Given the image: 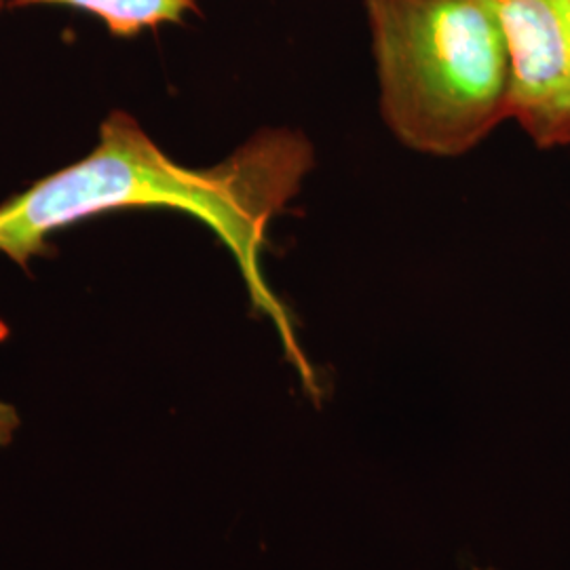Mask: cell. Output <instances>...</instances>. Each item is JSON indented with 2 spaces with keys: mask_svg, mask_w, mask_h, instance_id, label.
<instances>
[{
  "mask_svg": "<svg viewBox=\"0 0 570 570\" xmlns=\"http://www.w3.org/2000/svg\"><path fill=\"white\" fill-rule=\"evenodd\" d=\"M510 51L511 121L541 150L570 146V0H490Z\"/></svg>",
  "mask_w": 570,
  "mask_h": 570,
  "instance_id": "obj_3",
  "label": "cell"
},
{
  "mask_svg": "<svg viewBox=\"0 0 570 570\" xmlns=\"http://www.w3.org/2000/svg\"><path fill=\"white\" fill-rule=\"evenodd\" d=\"M475 570H494V569H475Z\"/></svg>",
  "mask_w": 570,
  "mask_h": 570,
  "instance_id": "obj_7",
  "label": "cell"
},
{
  "mask_svg": "<svg viewBox=\"0 0 570 570\" xmlns=\"http://www.w3.org/2000/svg\"><path fill=\"white\" fill-rule=\"evenodd\" d=\"M381 117L395 140L456 159L513 112L510 51L490 0H364Z\"/></svg>",
  "mask_w": 570,
  "mask_h": 570,
  "instance_id": "obj_2",
  "label": "cell"
},
{
  "mask_svg": "<svg viewBox=\"0 0 570 570\" xmlns=\"http://www.w3.org/2000/svg\"><path fill=\"white\" fill-rule=\"evenodd\" d=\"M70 7L102 21L115 37H136L167 23H183L199 0H16L13 7Z\"/></svg>",
  "mask_w": 570,
  "mask_h": 570,
  "instance_id": "obj_4",
  "label": "cell"
},
{
  "mask_svg": "<svg viewBox=\"0 0 570 570\" xmlns=\"http://www.w3.org/2000/svg\"><path fill=\"white\" fill-rule=\"evenodd\" d=\"M313 165L315 150L303 131L266 127L225 161L186 167L167 157L134 117L117 110L102 122L98 146L87 157L0 205V252L26 265L56 230L106 212L150 207L193 216L228 249L254 311L273 324L287 364L320 404L324 389L317 372L292 313L263 271L268 226L301 193Z\"/></svg>",
  "mask_w": 570,
  "mask_h": 570,
  "instance_id": "obj_1",
  "label": "cell"
},
{
  "mask_svg": "<svg viewBox=\"0 0 570 570\" xmlns=\"http://www.w3.org/2000/svg\"><path fill=\"white\" fill-rule=\"evenodd\" d=\"M20 423L18 410L7 402H0V450L11 446L20 431Z\"/></svg>",
  "mask_w": 570,
  "mask_h": 570,
  "instance_id": "obj_5",
  "label": "cell"
},
{
  "mask_svg": "<svg viewBox=\"0 0 570 570\" xmlns=\"http://www.w3.org/2000/svg\"><path fill=\"white\" fill-rule=\"evenodd\" d=\"M13 2H16V0H0V11H2L4 7H9V4L13 7Z\"/></svg>",
  "mask_w": 570,
  "mask_h": 570,
  "instance_id": "obj_6",
  "label": "cell"
}]
</instances>
